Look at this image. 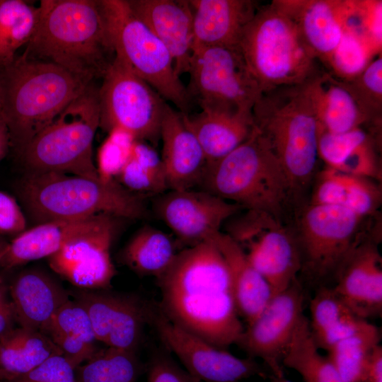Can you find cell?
I'll return each mask as SVG.
<instances>
[{
	"label": "cell",
	"mask_w": 382,
	"mask_h": 382,
	"mask_svg": "<svg viewBox=\"0 0 382 382\" xmlns=\"http://www.w3.org/2000/svg\"><path fill=\"white\" fill-rule=\"evenodd\" d=\"M162 313L214 346L237 344L244 328L228 265L213 239L178 252L157 278Z\"/></svg>",
	"instance_id": "obj_1"
},
{
	"label": "cell",
	"mask_w": 382,
	"mask_h": 382,
	"mask_svg": "<svg viewBox=\"0 0 382 382\" xmlns=\"http://www.w3.org/2000/svg\"><path fill=\"white\" fill-rule=\"evenodd\" d=\"M36 29L23 53L92 81L115 59L99 0H41Z\"/></svg>",
	"instance_id": "obj_2"
},
{
	"label": "cell",
	"mask_w": 382,
	"mask_h": 382,
	"mask_svg": "<svg viewBox=\"0 0 382 382\" xmlns=\"http://www.w3.org/2000/svg\"><path fill=\"white\" fill-rule=\"evenodd\" d=\"M1 115L10 147L19 156L30 141L91 81L52 63L32 59L24 54L0 67Z\"/></svg>",
	"instance_id": "obj_3"
},
{
	"label": "cell",
	"mask_w": 382,
	"mask_h": 382,
	"mask_svg": "<svg viewBox=\"0 0 382 382\" xmlns=\"http://www.w3.org/2000/svg\"><path fill=\"white\" fill-rule=\"evenodd\" d=\"M313 80L262 93L252 108L255 129L267 141L289 178L293 201L299 199L308 186L319 158L320 127Z\"/></svg>",
	"instance_id": "obj_4"
},
{
	"label": "cell",
	"mask_w": 382,
	"mask_h": 382,
	"mask_svg": "<svg viewBox=\"0 0 382 382\" xmlns=\"http://www.w3.org/2000/svg\"><path fill=\"white\" fill-rule=\"evenodd\" d=\"M18 191L27 212L37 224L102 214L130 219H141L146 214L143 197L128 191L116 180L104 182L58 172H28Z\"/></svg>",
	"instance_id": "obj_5"
},
{
	"label": "cell",
	"mask_w": 382,
	"mask_h": 382,
	"mask_svg": "<svg viewBox=\"0 0 382 382\" xmlns=\"http://www.w3.org/2000/svg\"><path fill=\"white\" fill-rule=\"evenodd\" d=\"M199 186L246 210L265 212L280 220L293 201L282 166L255 127L236 149L207 164Z\"/></svg>",
	"instance_id": "obj_6"
},
{
	"label": "cell",
	"mask_w": 382,
	"mask_h": 382,
	"mask_svg": "<svg viewBox=\"0 0 382 382\" xmlns=\"http://www.w3.org/2000/svg\"><path fill=\"white\" fill-rule=\"evenodd\" d=\"M238 48L262 93L310 81L325 70L274 1L257 8Z\"/></svg>",
	"instance_id": "obj_7"
},
{
	"label": "cell",
	"mask_w": 382,
	"mask_h": 382,
	"mask_svg": "<svg viewBox=\"0 0 382 382\" xmlns=\"http://www.w3.org/2000/svg\"><path fill=\"white\" fill-rule=\"evenodd\" d=\"M100 126L98 89L91 84L27 145L18 156L28 172H58L100 179L93 142Z\"/></svg>",
	"instance_id": "obj_8"
},
{
	"label": "cell",
	"mask_w": 382,
	"mask_h": 382,
	"mask_svg": "<svg viewBox=\"0 0 382 382\" xmlns=\"http://www.w3.org/2000/svg\"><path fill=\"white\" fill-rule=\"evenodd\" d=\"M99 4L115 57L166 101L187 113L192 100L164 45L137 17L127 0H99Z\"/></svg>",
	"instance_id": "obj_9"
},
{
	"label": "cell",
	"mask_w": 382,
	"mask_h": 382,
	"mask_svg": "<svg viewBox=\"0 0 382 382\" xmlns=\"http://www.w3.org/2000/svg\"><path fill=\"white\" fill-rule=\"evenodd\" d=\"M339 206L308 203L296 217L302 272L317 289L330 286L348 255L367 232L365 220Z\"/></svg>",
	"instance_id": "obj_10"
},
{
	"label": "cell",
	"mask_w": 382,
	"mask_h": 382,
	"mask_svg": "<svg viewBox=\"0 0 382 382\" xmlns=\"http://www.w3.org/2000/svg\"><path fill=\"white\" fill-rule=\"evenodd\" d=\"M98 88L99 127L156 144L166 101L115 57Z\"/></svg>",
	"instance_id": "obj_11"
},
{
	"label": "cell",
	"mask_w": 382,
	"mask_h": 382,
	"mask_svg": "<svg viewBox=\"0 0 382 382\" xmlns=\"http://www.w3.org/2000/svg\"><path fill=\"white\" fill-rule=\"evenodd\" d=\"M188 74V94L201 110L252 111L262 94L238 47H193Z\"/></svg>",
	"instance_id": "obj_12"
},
{
	"label": "cell",
	"mask_w": 382,
	"mask_h": 382,
	"mask_svg": "<svg viewBox=\"0 0 382 382\" xmlns=\"http://www.w3.org/2000/svg\"><path fill=\"white\" fill-rule=\"evenodd\" d=\"M226 233L243 248L273 296L297 279L301 269L298 243L293 230L282 220L265 212L247 210L230 222Z\"/></svg>",
	"instance_id": "obj_13"
},
{
	"label": "cell",
	"mask_w": 382,
	"mask_h": 382,
	"mask_svg": "<svg viewBox=\"0 0 382 382\" xmlns=\"http://www.w3.org/2000/svg\"><path fill=\"white\" fill-rule=\"evenodd\" d=\"M149 324L184 369L199 382H240L265 375L255 359L237 357L182 329L170 321L158 305L151 303Z\"/></svg>",
	"instance_id": "obj_14"
},
{
	"label": "cell",
	"mask_w": 382,
	"mask_h": 382,
	"mask_svg": "<svg viewBox=\"0 0 382 382\" xmlns=\"http://www.w3.org/2000/svg\"><path fill=\"white\" fill-rule=\"evenodd\" d=\"M304 293L296 279L272 296L259 315L248 324L238 342L249 357L261 359L272 376H284L282 358L304 316Z\"/></svg>",
	"instance_id": "obj_15"
},
{
	"label": "cell",
	"mask_w": 382,
	"mask_h": 382,
	"mask_svg": "<svg viewBox=\"0 0 382 382\" xmlns=\"http://www.w3.org/2000/svg\"><path fill=\"white\" fill-rule=\"evenodd\" d=\"M117 217L104 214L91 229L69 240L48 257L51 269L81 289L105 290L116 274L110 248L117 230Z\"/></svg>",
	"instance_id": "obj_16"
},
{
	"label": "cell",
	"mask_w": 382,
	"mask_h": 382,
	"mask_svg": "<svg viewBox=\"0 0 382 382\" xmlns=\"http://www.w3.org/2000/svg\"><path fill=\"white\" fill-rule=\"evenodd\" d=\"M241 209L207 191L194 189L169 190L154 205L158 217L187 247L213 238Z\"/></svg>",
	"instance_id": "obj_17"
},
{
	"label": "cell",
	"mask_w": 382,
	"mask_h": 382,
	"mask_svg": "<svg viewBox=\"0 0 382 382\" xmlns=\"http://www.w3.org/2000/svg\"><path fill=\"white\" fill-rule=\"evenodd\" d=\"M74 299L87 312L97 341L135 352L149 324L151 303L134 295L105 290L82 291Z\"/></svg>",
	"instance_id": "obj_18"
},
{
	"label": "cell",
	"mask_w": 382,
	"mask_h": 382,
	"mask_svg": "<svg viewBox=\"0 0 382 382\" xmlns=\"http://www.w3.org/2000/svg\"><path fill=\"white\" fill-rule=\"evenodd\" d=\"M370 227L337 271L330 286L359 317L366 320L382 313L381 231Z\"/></svg>",
	"instance_id": "obj_19"
},
{
	"label": "cell",
	"mask_w": 382,
	"mask_h": 382,
	"mask_svg": "<svg viewBox=\"0 0 382 382\" xmlns=\"http://www.w3.org/2000/svg\"><path fill=\"white\" fill-rule=\"evenodd\" d=\"M138 18L161 40L173 60L176 74L188 73L194 44L188 0H127Z\"/></svg>",
	"instance_id": "obj_20"
},
{
	"label": "cell",
	"mask_w": 382,
	"mask_h": 382,
	"mask_svg": "<svg viewBox=\"0 0 382 382\" xmlns=\"http://www.w3.org/2000/svg\"><path fill=\"white\" fill-rule=\"evenodd\" d=\"M290 19L304 46L323 66L344 31L341 0H274Z\"/></svg>",
	"instance_id": "obj_21"
},
{
	"label": "cell",
	"mask_w": 382,
	"mask_h": 382,
	"mask_svg": "<svg viewBox=\"0 0 382 382\" xmlns=\"http://www.w3.org/2000/svg\"><path fill=\"white\" fill-rule=\"evenodd\" d=\"M161 156L169 190L194 189L199 185L207 161L197 139L183 122L182 113L168 103L160 131Z\"/></svg>",
	"instance_id": "obj_22"
},
{
	"label": "cell",
	"mask_w": 382,
	"mask_h": 382,
	"mask_svg": "<svg viewBox=\"0 0 382 382\" xmlns=\"http://www.w3.org/2000/svg\"><path fill=\"white\" fill-rule=\"evenodd\" d=\"M193 23V47H238L242 33L258 4L251 0H188Z\"/></svg>",
	"instance_id": "obj_23"
},
{
	"label": "cell",
	"mask_w": 382,
	"mask_h": 382,
	"mask_svg": "<svg viewBox=\"0 0 382 382\" xmlns=\"http://www.w3.org/2000/svg\"><path fill=\"white\" fill-rule=\"evenodd\" d=\"M381 137L364 127L333 134L320 129L318 157L327 167L342 173L381 181Z\"/></svg>",
	"instance_id": "obj_24"
},
{
	"label": "cell",
	"mask_w": 382,
	"mask_h": 382,
	"mask_svg": "<svg viewBox=\"0 0 382 382\" xmlns=\"http://www.w3.org/2000/svg\"><path fill=\"white\" fill-rule=\"evenodd\" d=\"M16 323L42 332L57 311L69 299L51 276L39 270H24L8 286Z\"/></svg>",
	"instance_id": "obj_25"
},
{
	"label": "cell",
	"mask_w": 382,
	"mask_h": 382,
	"mask_svg": "<svg viewBox=\"0 0 382 382\" xmlns=\"http://www.w3.org/2000/svg\"><path fill=\"white\" fill-rule=\"evenodd\" d=\"M181 113L184 123L202 148L207 164L231 153L255 129L252 111L201 110L195 114Z\"/></svg>",
	"instance_id": "obj_26"
},
{
	"label": "cell",
	"mask_w": 382,
	"mask_h": 382,
	"mask_svg": "<svg viewBox=\"0 0 382 382\" xmlns=\"http://www.w3.org/2000/svg\"><path fill=\"white\" fill-rule=\"evenodd\" d=\"M104 214L73 220L40 224L16 236L4 255L0 267L13 268L29 262L50 257L71 238L94 227Z\"/></svg>",
	"instance_id": "obj_27"
},
{
	"label": "cell",
	"mask_w": 382,
	"mask_h": 382,
	"mask_svg": "<svg viewBox=\"0 0 382 382\" xmlns=\"http://www.w3.org/2000/svg\"><path fill=\"white\" fill-rule=\"evenodd\" d=\"M382 191L378 182L325 167L316 175L309 203L339 206L363 218L376 216Z\"/></svg>",
	"instance_id": "obj_28"
},
{
	"label": "cell",
	"mask_w": 382,
	"mask_h": 382,
	"mask_svg": "<svg viewBox=\"0 0 382 382\" xmlns=\"http://www.w3.org/2000/svg\"><path fill=\"white\" fill-rule=\"evenodd\" d=\"M212 239L228 265L238 313L248 324L270 302L272 290L250 263L243 248L228 234L220 231Z\"/></svg>",
	"instance_id": "obj_29"
},
{
	"label": "cell",
	"mask_w": 382,
	"mask_h": 382,
	"mask_svg": "<svg viewBox=\"0 0 382 382\" xmlns=\"http://www.w3.org/2000/svg\"><path fill=\"white\" fill-rule=\"evenodd\" d=\"M76 369L98 351L88 315L75 299H69L54 314L42 331Z\"/></svg>",
	"instance_id": "obj_30"
},
{
	"label": "cell",
	"mask_w": 382,
	"mask_h": 382,
	"mask_svg": "<svg viewBox=\"0 0 382 382\" xmlns=\"http://www.w3.org/2000/svg\"><path fill=\"white\" fill-rule=\"evenodd\" d=\"M320 129L333 134L358 127L367 129V121L342 81L324 71L312 81Z\"/></svg>",
	"instance_id": "obj_31"
},
{
	"label": "cell",
	"mask_w": 382,
	"mask_h": 382,
	"mask_svg": "<svg viewBox=\"0 0 382 382\" xmlns=\"http://www.w3.org/2000/svg\"><path fill=\"white\" fill-rule=\"evenodd\" d=\"M310 313L313 340L319 349L326 352L368 321L356 315L330 286L317 289L310 303Z\"/></svg>",
	"instance_id": "obj_32"
},
{
	"label": "cell",
	"mask_w": 382,
	"mask_h": 382,
	"mask_svg": "<svg viewBox=\"0 0 382 382\" xmlns=\"http://www.w3.org/2000/svg\"><path fill=\"white\" fill-rule=\"evenodd\" d=\"M54 354H62L40 331L14 328L0 340V382L19 377Z\"/></svg>",
	"instance_id": "obj_33"
},
{
	"label": "cell",
	"mask_w": 382,
	"mask_h": 382,
	"mask_svg": "<svg viewBox=\"0 0 382 382\" xmlns=\"http://www.w3.org/2000/svg\"><path fill=\"white\" fill-rule=\"evenodd\" d=\"M175 243L165 232L146 226L141 228L123 249L121 260L139 275H162L177 253Z\"/></svg>",
	"instance_id": "obj_34"
},
{
	"label": "cell",
	"mask_w": 382,
	"mask_h": 382,
	"mask_svg": "<svg viewBox=\"0 0 382 382\" xmlns=\"http://www.w3.org/2000/svg\"><path fill=\"white\" fill-rule=\"evenodd\" d=\"M116 181L128 191L143 197L169 190L161 157L152 145L135 141Z\"/></svg>",
	"instance_id": "obj_35"
},
{
	"label": "cell",
	"mask_w": 382,
	"mask_h": 382,
	"mask_svg": "<svg viewBox=\"0 0 382 382\" xmlns=\"http://www.w3.org/2000/svg\"><path fill=\"white\" fill-rule=\"evenodd\" d=\"M319 349L312 336L308 319L303 316L284 354L282 366L295 370L304 382H345Z\"/></svg>",
	"instance_id": "obj_36"
},
{
	"label": "cell",
	"mask_w": 382,
	"mask_h": 382,
	"mask_svg": "<svg viewBox=\"0 0 382 382\" xmlns=\"http://www.w3.org/2000/svg\"><path fill=\"white\" fill-rule=\"evenodd\" d=\"M380 340L379 328L366 321L327 351V357L345 382H361Z\"/></svg>",
	"instance_id": "obj_37"
},
{
	"label": "cell",
	"mask_w": 382,
	"mask_h": 382,
	"mask_svg": "<svg viewBox=\"0 0 382 382\" xmlns=\"http://www.w3.org/2000/svg\"><path fill=\"white\" fill-rule=\"evenodd\" d=\"M39 8L23 0H0V67L11 64L16 53L33 35Z\"/></svg>",
	"instance_id": "obj_38"
},
{
	"label": "cell",
	"mask_w": 382,
	"mask_h": 382,
	"mask_svg": "<svg viewBox=\"0 0 382 382\" xmlns=\"http://www.w3.org/2000/svg\"><path fill=\"white\" fill-rule=\"evenodd\" d=\"M78 368V382H136L139 372L135 352L109 347Z\"/></svg>",
	"instance_id": "obj_39"
},
{
	"label": "cell",
	"mask_w": 382,
	"mask_h": 382,
	"mask_svg": "<svg viewBox=\"0 0 382 382\" xmlns=\"http://www.w3.org/2000/svg\"><path fill=\"white\" fill-rule=\"evenodd\" d=\"M342 81V80H341ZM365 116L368 129L381 136L382 124V57H374L354 78L342 81Z\"/></svg>",
	"instance_id": "obj_40"
},
{
	"label": "cell",
	"mask_w": 382,
	"mask_h": 382,
	"mask_svg": "<svg viewBox=\"0 0 382 382\" xmlns=\"http://www.w3.org/2000/svg\"><path fill=\"white\" fill-rule=\"evenodd\" d=\"M343 28L362 39L375 55L381 54L382 1H344Z\"/></svg>",
	"instance_id": "obj_41"
},
{
	"label": "cell",
	"mask_w": 382,
	"mask_h": 382,
	"mask_svg": "<svg viewBox=\"0 0 382 382\" xmlns=\"http://www.w3.org/2000/svg\"><path fill=\"white\" fill-rule=\"evenodd\" d=\"M376 56L362 39L344 29L339 44L324 68L334 77L347 81L359 75Z\"/></svg>",
	"instance_id": "obj_42"
},
{
	"label": "cell",
	"mask_w": 382,
	"mask_h": 382,
	"mask_svg": "<svg viewBox=\"0 0 382 382\" xmlns=\"http://www.w3.org/2000/svg\"><path fill=\"white\" fill-rule=\"evenodd\" d=\"M108 133V137L100 147L97 156L98 175L104 182L116 180L136 141L131 135L119 129Z\"/></svg>",
	"instance_id": "obj_43"
},
{
	"label": "cell",
	"mask_w": 382,
	"mask_h": 382,
	"mask_svg": "<svg viewBox=\"0 0 382 382\" xmlns=\"http://www.w3.org/2000/svg\"><path fill=\"white\" fill-rule=\"evenodd\" d=\"M75 369L62 354H54L26 374L5 382H78Z\"/></svg>",
	"instance_id": "obj_44"
},
{
	"label": "cell",
	"mask_w": 382,
	"mask_h": 382,
	"mask_svg": "<svg viewBox=\"0 0 382 382\" xmlns=\"http://www.w3.org/2000/svg\"><path fill=\"white\" fill-rule=\"evenodd\" d=\"M147 382H199L165 353L154 354L148 368Z\"/></svg>",
	"instance_id": "obj_45"
},
{
	"label": "cell",
	"mask_w": 382,
	"mask_h": 382,
	"mask_svg": "<svg viewBox=\"0 0 382 382\" xmlns=\"http://www.w3.org/2000/svg\"><path fill=\"white\" fill-rule=\"evenodd\" d=\"M25 227V217L15 198L0 191V234L18 236Z\"/></svg>",
	"instance_id": "obj_46"
},
{
	"label": "cell",
	"mask_w": 382,
	"mask_h": 382,
	"mask_svg": "<svg viewBox=\"0 0 382 382\" xmlns=\"http://www.w3.org/2000/svg\"><path fill=\"white\" fill-rule=\"evenodd\" d=\"M15 323L8 287L0 278V340L14 329Z\"/></svg>",
	"instance_id": "obj_47"
},
{
	"label": "cell",
	"mask_w": 382,
	"mask_h": 382,
	"mask_svg": "<svg viewBox=\"0 0 382 382\" xmlns=\"http://www.w3.org/2000/svg\"><path fill=\"white\" fill-rule=\"evenodd\" d=\"M361 382H382V347L374 350Z\"/></svg>",
	"instance_id": "obj_48"
},
{
	"label": "cell",
	"mask_w": 382,
	"mask_h": 382,
	"mask_svg": "<svg viewBox=\"0 0 382 382\" xmlns=\"http://www.w3.org/2000/svg\"><path fill=\"white\" fill-rule=\"evenodd\" d=\"M10 147V140L6 125L0 116V161L5 156Z\"/></svg>",
	"instance_id": "obj_49"
},
{
	"label": "cell",
	"mask_w": 382,
	"mask_h": 382,
	"mask_svg": "<svg viewBox=\"0 0 382 382\" xmlns=\"http://www.w3.org/2000/svg\"><path fill=\"white\" fill-rule=\"evenodd\" d=\"M270 382H292V381L285 378L284 376L281 377L272 376V378Z\"/></svg>",
	"instance_id": "obj_50"
},
{
	"label": "cell",
	"mask_w": 382,
	"mask_h": 382,
	"mask_svg": "<svg viewBox=\"0 0 382 382\" xmlns=\"http://www.w3.org/2000/svg\"><path fill=\"white\" fill-rule=\"evenodd\" d=\"M8 245V243L5 240L2 235L0 234V248L6 247Z\"/></svg>",
	"instance_id": "obj_51"
},
{
	"label": "cell",
	"mask_w": 382,
	"mask_h": 382,
	"mask_svg": "<svg viewBox=\"0 0 382 382\" xmlns=\"http://www.w3.org/2000/svg\"><path fill=\"white\" fill-rule=\"evenodd\" d=\"M8 245L7 246H6V247L0 248V262H1L4 255H5V253H6V251L8 250Z\"/></svg>",
	"instance_id": "obj_52"
},
{
	"label": "cell",
	"mask_w": 382,
	"mask_h": 382,
	"mask_svg": "<svg viewBox=\"0 0 382 382\" xmlns=\"http://www.w3.org/2000/svg\"><path fill=\"white\" fill-rule=\"evenodd\" d=\"M1 108H2V90H1V83H0V116L1 117Z\"/></svg>",
	"instance_id": "obj_53"
}]
</instances>
